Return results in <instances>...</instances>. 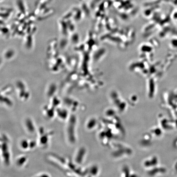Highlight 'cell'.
<instances>
[{"label":"cell","mask_w":177,"mask_h":177,"mask_svg":"<svg viewBox=\"0 0 177 177\" xmlns=\"http://www.w3.org/2000/svg\"><path fill=\"white\" fill-rule=\"evenodd\" d=\"M3 1V0H0V2L1 1Z\"/></svg>","instance_id":"cell-1"}]
</instances>
